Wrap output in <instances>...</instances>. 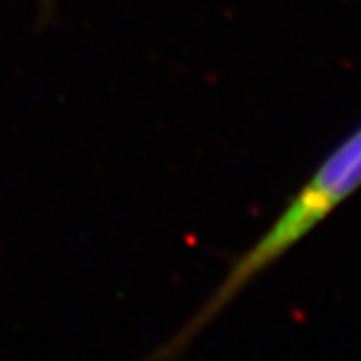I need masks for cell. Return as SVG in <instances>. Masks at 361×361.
<instances>
[{
    "instance_id": "obj_1",
    "label": "cell",
    "mask_w": 361,
    "mask_h": 361,
    "mask_svg": "<svg viewBox=\"0 0 361 361\" xmlns=\"http://www.w3.org/2000/svg\"><path fill=\"white\" fill-rule=\"evenodd\" d=\"M361 188V124L333 148L314 170L302 188L290 198L288 207L270 224L266 233L231 264L209 298L200 305L192 320L166 344L159 355L183 353L250 283L286 257L312 231L322 224L344 200Z\"/></svg>"
}]
</instances>
